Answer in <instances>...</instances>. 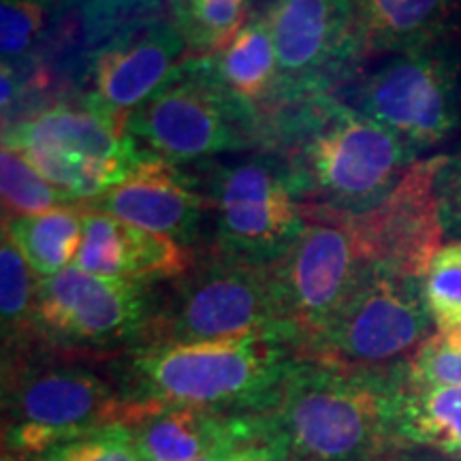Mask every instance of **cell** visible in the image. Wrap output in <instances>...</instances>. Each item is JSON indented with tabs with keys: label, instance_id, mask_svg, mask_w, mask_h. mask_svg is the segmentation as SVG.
Masks as SVG:
<instances>
[{
	"label": "cell",
	"instance_id": "obj_1",
	"mask_svg": "<svg viewBox=\"0 0 461 461\" xmlns=\"http://www.w3.org/2000/svg\"><path fill=\"white\" fill-rule=\"evenodd\" d=\"M263 148L285 167L299 205L333 214L372 210L417 158L393 132L336 95L276 109L265 122Z\"/></svg>",
	"mask_w": 461,
	"mask_h": 461
},
{
	"label": "cell",
	"instance_id": "obj_2",
	"mask_svg": "<svg viewBox=\"0 0 461 461\" xmlns=\"http://www.w3.org/2000/svg\"><path fill=\"white\" fill-rule=\"evenodd\" d=\"M286 339L248 336L218 342L124 350L109 376L131 406H188L221 412H272L295 363Z\"/></svg>",
	"mask_w": 461,
	"mask_h": 461
},
{
	"label": "cell",
	"instance_id": "obj_3",
	"mask_svg": "<svg viewBox=\"0 0 461 461\" xmlns=\"http://www.w3.org/2000/svg\"><path fill=\"white\" fill-rule=\"evenodd\" d=\"M406 361L383 370L299 359L274 408L286 461H383L395 453Z\"/></svg>",
	"mask_w": 461,
	"mask_h": 461
},
{
	"label": "cell",
	"instance_id": "obj_4",
	"mask_svg": "<svg viewBox=\"0 0 461 461\" xmlns=\"http://www.w3.org/2000/svg\"><path fill=\"white\" fill-rule=\"evenodd\" d=\"M45 348L32 344L3 355L5 459L34 461L62 442L105 425H131L140 417L112 376L56 359Z\"/></svg>",
	"mask_w": 461,
	"mask_h": 461
},
{
	"label": "cell",
	"instance_id": "obj_5",
	"mask_svg": "<svg viewBox=\"0 0 461 461\" xmlns=\"http://www.w3.org/2000/svg\"><path fill=\"white\" fill-rule=\"evenodd\" d=\"M126 131L167 163H194L263 146L265 120L233 99L188 56L177 73L126 118Z\"/></svg>",
	"mask_w": 461,
	"mask_h": 461
},
{
	"label": "cell",
	"instance_id": "obj_6",
	"mask_svg": "<svg viewBox=\"0 0 461 461\" xmlns=\"http://www.w3.org/2000/svg\"><path fill=\"white\" fill-rule=\"evenodd\" d=\"M248 336H276L297 348L282 319L272 265L261 267L216 255L177 278V285L158 303L143 346L199 344Z\"/></svg>",
	"mask_w": 461,
	"mask_h": 461
},
{
	"label": "cell",
	"instance_id": "obj_7",
	"mask_svg": "<svg viewBox=\"0 0 461 461\" xmlns=\"http://www.w3.org/2000/svg\"><path fill=\"white\" fill-rule=\"evenodd\" d=\"M336 96L393 132L414 154L448 140L461 126L459 60L445 41L380 56Z\"/></svg>",
	"mask_w": 461,
	"mask_h": 461
},
{
	"label": "cell",
	"instance_id": "obj_8",
	"mask_svg": "<svg viewBox=\"0 0 461 461\" xmlns=\"http://www.w3.org/2000/svg\"><path fill=\"white\" fill-rule=\"evenodd\" d=\"M434 330L423 278L363 263L350 293L303 350V359L383 370L411 359Z\"/></svg>",
	"mask_w": 461,
	"mask_h": 461
},
{
	"label": "cell",
	"instance_id": "obj_9",
	"mask_svg": "<svg viewBox=\"0 0 461 461\" xmlns=\"http://www.w3.org/2000/svg\"><path fill=\"white\" fill-rule=\"evenodd\" d=\"M3 146L15 148L75 203H95L122 184L148 157L126 131L95 109L58 105L5 126Z\"/></svg>",
	"mask_w": 461,
	"mask_h": 461
},
{
	"label": "cell",
	"instance_id": "obj_10",
	"mask_svg": "<svg viewBox=\"0 0 461 461\" xmlns=\"http://www.w3.org/2000/svg\"><path fill=\"white\" fill-rule=\"evenodd\" d=\"M160 299L154 285L79 267L39 278L34 338L56 350H131L146 344Z\"/></svg>",
	"mask_w": 461,
	"mask_h": 461
},
{
	"label": "cell",
	"instance_id": "obj_11",
	"mask_svg": "<svg viewBox=\"0 0 461 461\" xmlns=\"http://www.w3.org/2000/svg\"><path fill=\"white\" fill-rule=\"evenodd\" d=\"M205 186L216 255L224 258L269 267L297 244L308 224L285 167L269 152L212 167Z\"/></svg>",
	"mask_w": 461,
	"mask_h": 461
},
{
	"label": "cell",
	"instance_id": "obj_12",
	"mask_svg": "<svg viewBox=\"0 0 461 461\" xmlns=\"http://www.w3.org/2000/svg\"><path fill=\"white\" fill-rule=\"evenodd\" d=\"M267 15L278 60L274 112L336 95L366 62L359 11L350 0H274Z\"/></svg>",
	"mask_w": 461,
	"mask_h": 461
},
{
	"label": "cell",
	"instance_id": "obj_13",
	"mask_svg": "<svg viewBox=\"0 0 461 461\" xmlns=\"http://www.w3.org/2000/svg\"><path fill=\"white\" fill-rule=\"evenodd\" d=\"M305 224L297 244L272 265L282 319L299 355L342 305L363 267L350 229L330 212L302 205Z\"/></svg>",
	"mask_w": 461,
	"mask_h": 461
},
{
	"label": "cell",
	"instance_id": "obj_14",
	"mask_svg": "<svg viewBox=\"0 0 461 461\" xmlns=\"http://www.w3.org/2000/svg\"><path fill=\"white\" fill-rule=\"evenodd\" d=\"M445 160L447 154L414 160L397 186L372 210L336 214L353 233L363 263L425 278L445 233L436 188Z\"/></svg>",
	"mask_w": 461,
	"mask_h": 461
},
{
	"label": "cell",
	"instance_id": "obj_15",
	"mask_svg": "<svg viewBox=\"0 0 461 461\" xmlns=\"http://www.w3.org/2000/svg\"><path fill=\"white\" fill-rule=\"evenodd\" d=\"M190 51L176 24L163 17L115 32L86 54L82 103L126 126V118L169 82Z\"/></svg>",
	"mask_w": 461,
	"mask_h": 461
},
{
	"label": "cell",
	"instance_id": "obj_16",
	"mask_svg": "<svg viewBox=\"0 0 461 461\" xmlns=\"http://www.w3.org/2000/svg\"><path fill=\"white\" fill-rule=\"evenodd\" d=\"M143 461H194L224 447L280 445L272 412L146 408L129 425Z\"/></svg>",
	"mask_w": 461,
	"mask_h": 461
},
{
	"label": "cell",
	"instance_id": "obj_17",
	"mask_svg": "<svg viewBox=\"0 0 461 461\" xmlns=\"http://www.w3.org/2000/svg\"><path fill=\"white\" fill-rule=\"evenodd\" d=\"M88 205L186 248L197 244L205 216L212 214L210 197L199 193L197 182L154 154H148L131 177Z\"/></svg>",
	"mask_w": 461,
	"mask_h": 461
},
{
	"label": "cell",
	"instance_id": "obj_18",
	"mask_svg": "<svg viewBox=\"0 0 461 461\" xmlns=\"http://www.w3.org/2000/svg\"><path fill=\"white\" fill-rule=\"evenodd\" d=\"M73 265L103 278L157 285L186 276L193 252L173 238L132 227L86 203L84 240Z\"/></svg>",
	"mask_w": 461,
	"mask_h": 461
},
{
	"label": "cell",
	"instance_id": "obj_19",
	"mask_svg": "<svg viewBox=\"0 0 461 461\" xmlns=\"http://www.w3.org/2000/svg\"><path fill=\"white\" fill-rule=\"evenodd\" d=\"M201 58L207 73L235 101L267 122L278 90V60L267 14L250 17L227 48Z\"/></svg>",
	"mask_w": 461,
	"mask_h": 461
},
{
	"label": "cell",
	"instance_id": "obj_20",
	"mask_svg": "<svg viewBox=\"0 0 461 461\" xmlns=\"http://www.w3.org/2000/svg\"><path fill=\"white\" fill-rule=\"evenodd\" d=\"M461 0H367L359 9L363 60L445 39Z\"/></svg>",
	"mask_w": 461,
	"mask_h": 461
},
{
	"label": "cell",
	"instance_id": "obj_21",
	"mask_svg": "<svg viewBox=\"0 0 461 461\" xmlns=\"http://www.w3.org/2000/svg\"><path fill=\"white\" fill-rule=\"evenodd\" d=\"M402 448H428L461 461V387H420L403 380L397 408Z\"/></svg>",
	"mask_w": 461,
	"mask_h": 461
},
{
	"label": "cell",
	"instance_id": "obj_22",
	"mask_svg": "<svg viewBox=\"0 0 461 461\" xmlns=\"http://www.w3.org/2000/svg\"><path fill=\"white\" fill-rule=\"evenodd\" d=\"M86 203H71L43 212L3 221V229L39 278L60 274L71 267L84 240Z\"/></svg>",
	"mask_w": 461,
	"mask_h": 461
},
{
	"label": "cell",
	"instance_id": "obj_23",
	"mask_svg": "<svg viewBox=\"0 0 461 461\" xmlns=\"http://www.w3.org/2000/svg\"><path fill=\"white\" fill-rule=\"evenodd\" d=\"M39 276L20 248L3 229L0 244V314H3V355H14L39 344L34 338V299Z\"/></svg>",
	"mask_w": 461,
	"mask_h": 461
},
{
	"label": "cell",
	"instance_id": "obj_24",
	"mask_svg": "<svg viewBox=\"0 0 461 461\" xmlns=\"http://www.w3.org/2000/svg\"><path fill=\"white\" fill-rule=\"evenodd\" d=\"M248 0H171V22L190 56H212L227 48L246 24Z\"/></svg>",
	"mask_w": 461,
	"mask_h": 461
},
{
	"label": "cell",
	"instance_id": "obj_25",
	"mask_svg": "<svg viewBox=\"0 0 461 461\" xmlns=\"http://www.w3.org/2000/svg\"><path fill=\"white\" fill-rule=\"evenodd\" d=\"M0 188L5 221L43 214L56 207L75 203L65 190L54 186L24 154L11 146H3L0 152Z\"/></svg>",
	"mask_w": 461,
	"mask_h": 461
},
{
	"label": "cell",
	"instance_id": "obj_26",
	"mask_svg": "<svg viewBox=\"0 0 461 461\" xmlns=\"http://www.w3.org/2000/svg\"><path fill=\"white\" fill-rule=\"evenodd\" d=\"M163 5L165 0H65L88 51L124 28L158 17Z\"/></svg>",
	"mask_w": 461,
	"mask_h": 461
},
{
	"label": "cell",
	"instance_id": "obj_27",
	"mask_svg": "<svg viewBox=\"0 0 461 461\" xmlns=\"http://www.w3.org/2000/svg\"><path fill=\"white\" fill-rule=\"evenodd\" d=\"M423 293L436 331L461 327V240L440 246L431 258Z\"/></svg>",
	"mask_w": 461,
	"mask_h": 461
},
{
	"label": "cell",
	"instance_id": "obj_28",
	"mask_svg": "<svg viewBox=\"0 0 461 461\" xmlns=\"http://www.w3.org/2000/svg\"><path fill=\"white\" fill-rule=\"evenodd\" d=\"M406 372L420 387H461V327L425 339L406 361Z\"/></svg>",
	"mask_w": 461,
	"mask_h": 461
},
{
	"label": "cell",
	"instance_id": "obj_29",
	"mask_svg": "<svg viewBox=\"0 0 461 461\" xmlns=\"http://www.w3.org/2000/svg\"><path fill=\"white\" fill-rule=\"evenodd\" d=\"M34 461H143L129 425L113 423L62 442Z\"/></svg>",
	"mask_w": 461,
	"mask_h": 461
},
{
	"label": "cell",
	"instance_id": "obj_30",
	"mask_svg": "<svg viewBox=\"0 0 461 461\" xmlns=\"http://www.w3.org/2000/svg\"><path fill=\"white\" fill-rule=\"evenodd\" d=\"M48 17L45 0H3L0 7V50L3 65H14L41 37Z\"/></svg>",
	"mask_w": 461,
	"mask_h": 461
},
{
	"label": "cell",
	"instance_id": "obj_31",
	"mask_svg": "<svg viewBox=\"0 0 461 461\" xmlns=\"http://www.w3.org/2000/svg\"><path fill=\"white\" fill-rule=\"evenodd\" d=\"M438 199H440L445 230L461 235V149L447 157L438 173Z\"/></svg>",
	"mask_w": 461,
	"mask_h": 461
},
{
	"label": "cell",
	"instance_id": "obj_32",
	"mask_svg": "<svg viewBox=\"0 0 461 461\" xmlns=\"http://www.w3.org/2000/svg\"><path fill=\"white\" fill-rule=\"evenodd\" d=\"M194 461H286L280 445H240L212 451Z\"/></svg>",
	"mask_w": 461,
	"mask_h": 461
},
{
	"label": "cell",
	"instance_id": "obj_33",
	"mask_svg": "<svg viewBox=\"0 0 461 461\" xmlns=\"http://www.w3.org/2000/svg\"><path fill=\"white\" fill-rule=\"evenodd\" d=\"M383 461H451L442 455L434 451H428V448H397L395 453H391L387 459Z\"/></svg>",
	"mask_w": 461,
	"mask_h": 461
},
{
	"label": "cell",
	"instance_id": "obj_34",
	"mask_svg": "<svg viewBox=\"0 0 461 461\" xmlns=\"http://www.w3.org/2000/svg\"><path fill=\"white\" fill-rule=\"evenodd\" d=\"M350 3H353V5H355V7H357V11H359V9L363 7V5H366V3H367V0H350Z\"/></svg>",
	"mask_w": 461,
	"mask_h": 461
}]
</instances>
